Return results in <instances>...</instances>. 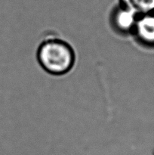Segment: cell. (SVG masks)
Masks as SVG:
<instances>
[{
  "label": "cell",
  "mask_w": 154,
  "mask_h": 155,
  "mask_svg": "<svg viewBox=\"0 0 154 155\" xmlns=\"http://www.w3.org/2000/svg\"><path fill=\"white\" fill-rule=\"evenodd\" d=\"M36 58L45 72L54 76H63L73 68L75 52L66 40L51 36L40 42L36 51Z\"/></svg>",
  "instance_id": "obj_1"
},
{
  "label": "cell",
  "mask_w": 154,
  "mask_h": 155,
  "mask_svg": "<svg viewBox=\"0 0 154 155\" xmlns=\"http://www.w3.org/2000/svg\"><path fill=\"white\" fill-rule=\"evenodd\" d=\"M131 34L142 46L154 48V12L137 16Z\"/></svg>",
  "instance_id": "obj_2"
},
{
  "label": "cell",
  "mask_w": 154,
  "mask_h": 155,
  "mask_svg": "<svg viewBox=\"0 0 154 155\" xmlns=\"http://www.w3.org/2000/svg\"><path fill=\"white\" fill-rule=\"evenodd\" d=\"M137 16L127 8L118 5L110 14L111 26L116 32L122 34H131Z\"/></svg>",
  "instance_id": "obj_3"
},
{
  "label": "cell",
  "mask_w": 154,
  "mask_h": 155,
  "mask_svg": "<svg viewBox=\"0 0 154 155\" xmlns=\"http://www.w3.org/2000/svg\"><path fill=\"white\" fill-rule=\"evenodd\" d=\"M119 5L134 12L137 16L154 12V0H119Z\"/></svg>",
  "instance_id": "obj_4"
}]
</instances>
